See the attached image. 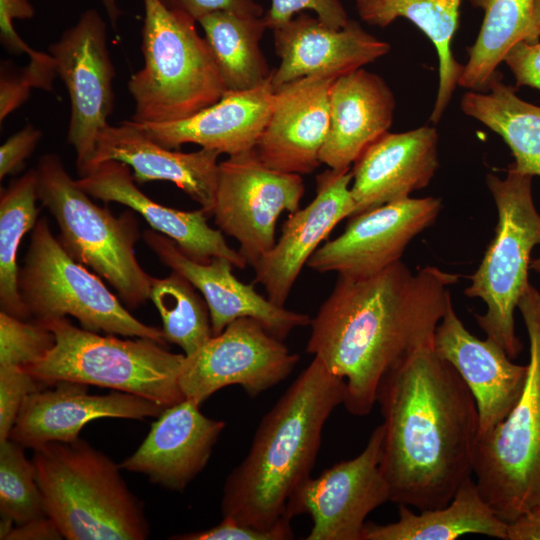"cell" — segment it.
I'll return each instance as SVG.
<instances>
[{
    "instance_id": "obj_1",
    "label": "cell",
    "mask_w": 540,
    "mask_h": 540,
    "mask_svg": "<svg viewBox=\"0 0 540 540\" xmlns=\"http://www.w3.org/2000/svg\"><path fill=\"white\" fill-rule=\"evenodd\" d=\"M458 278L435 266L413 273L401 260L366 278L338 276L311 319L306 352L345 380L350 414L368 415L383 377L433 344Z\"/></svg>"
},
{
    "instance_id": "obj_2",
    "label": "cell",
    "mask_w": 540,
    "mask_h": 540,
    "mask_svg": "<svg viewBox=\"0 0 540 540\" xmlns=\"http://www.w3.org/2000/svg\"><path fill=\"white\" fill-rule=\"evenodd\" d=\"M384 436L380 470L390 501L419 511L444 507L473 474L479 432L475 399L433 344L381 380Z\"/></svg>"
},
{
    "instance_id": "obj_3",
    "label": "cell",
    "mask_w": 540,
    "mask_h": 540,
    "mask_svg": "<svg viewBox=\"0 0 540 540\" xmlns=\"http://www.w3.org/2000/svg\"><path fill=\"white\" fill-rule=\"evenodd\" d=\"M345 397V380L314 357L263 416L248 454L226 478L222 518L260 529L276 525L310 477L325 423Z\"/></svg>"
},
{
    "instance_id": "obj_4",
    "label": "cell",
    "mask_w": 540,
    "mask_h": 540,
    "mask_svg": "<svg viewBox=\"0 0 540 540\" xmlns=\"http://www.w3.org/2000/svg\"><path fill=\"white\" fill-rule=\"evenodd\" d=\"M34 450L46 515L68 540H144L149 524L120 464L78 438Z\"/></svg>"
},
{
    "instance_id": "obj_5",
    "label": "cell",
    "mask_w": 540,
    "mask_h": 540,
    "mask_svg": "<svg viewBox=\"0 0 540 540\" xmlns=\"http://www.w3.org/2000/svg\"><path fill=\"white\" fill-rule=\"evenodd\" d=\"M143 67L131 75L135 103L131 119L166 123L192 116L226 92L213 53L196 21L160 0H142Z\"/></svg>"
},
{
    "instance_id": "obj_6",
    "label": "cell",
    "mask_w": 540,
    "mask_h": 540,
    "mask_svg": "<svg viewBox=\"0 0 540 540\" xmlns=\"http://www.w3.org/2000/svg\"><path fill=\"white\" fill-rule=\"evenodd\" d=\"M43 322L56 343L40 361L24 369L37 381H73L135 394L163 407L185 400L179 374L185 354L168 351L149 338L124 340L79 328L67 317Z\"/></svg>"
},
{
    "instance_id": "obj_7",
    "label": "cell",
    "mask_w": 540,
    "mask_h": 540,
    "mask_svg": "<svg viewBox=\"0 0 540 540\" xmlns=\"http://www.w3.org/2000/svg\"><path fill=\"white\" fill-rule=\"evenodd\" d=\"M35 170L38 200L54 217L58 240L69 256L108 281L127 308L150 299L153 277L134 250L140 238L135 215L126 211L115 217L92 202L56 154L42 155Z\"/></svg>"
},
{
    "instance_id": "obj_8",
    "label": "cell",
    "mask_w": 540,
    "mask_h": 540,
    "mask_svg": "<svg viewBox=\"0 0 540 540\" xmlns=\"http://www.w3.org/2000/svg\"><path fill=\"white\" fill-rule=\"evenodd\" d=\"M529 339L527 378L508 416L483 436L473 474L484 500L505 522L540 505V293L531 284L517 307Z\"/></svg>"
},
{
    "instance_id": "obj_9",
    "label": "cell",
    "mask_w": 540,
    "mask_h": 540,
    "mask_svg": "<svg viewBox=\"0 0 540 540\" xmlns=\"http://www.w3.org/2000/svg\"><path fill=\"white\" fill-rule=\"evenodd\" d=\"M532 179L510 166L503 179L493 173L486 175L498 221L494 237L464 291L466 296L485 303L486 312L475 314L476 322L511 359L523 350L515 332L514 313L530 285L532 249L540 245V214L533 201Z\"/></svg>"
},
{
    "instance_id": "obj_10",
    "label": "cell",
    "mask_w": 540,
    "mask_h": 540,
    "mask_svg": "<svg viewBox=\"0 0 540 540\" xmlns=\"http://www.w3.org/2000/svg\"><path fill=\"white\" fill-rule=\"evenodd\" d=\"M18 289L30 319L46 321L70 315L89 331L167 344L162 329L136 319L98 276L69 256L46 217L31 231L19 268Z\"/></svg>"
},
{
    "instance_id": "obj_11",
    "label": "cell",
    "mask_w": 540,
    "mask_h": 540,
    "mask_svg": "<svg viewBox=\"0 0 540 540\" xmlns=\"http://www.w3.org/2000/svg\"><path fill=\"white\" fill-rule=\"evenodd\" d=\"M304 192L302 175L268 167L254 148L219 163L212 215L254 267L276 243L279 216L300 209Z\"/></svg>"
},
{
    "instance_id": "obj_12",
    "label": "cell",
    "mask_w": 540,
    "mask_h": 540,
    "mask_svg": "<svg viewBox=\"0 0 540 540\" xmlns=\"http://www.w3.org/2000/svg\"><path fill=\"white\" fill-rule=\"evenodd\" d=\"M48 53L70 98L67 141L75 150L77 171L82 177L94 157L97 136L108 125L114 107L115 69L107 46L106 22L95 9L83 11L78 21L49 45Z\"/></svg>"
},
{
    "instance_id": "obj_13",
    "label": "cell",
    "mask_w": 540,
    "mask_h": 540,
    "mask_svg": "<svg viewBox=\"0 0 540 540\" xmlns=\"http://www.w3.org/2000/svg\"><path fill=\"white\" fill-rule=\"evenodd\" d=\"M299 361L283 340L261 323L242 317L185 356L179 386L186 399L201 405L226 386L239 385L252 398L286 379Z\"/></svg>"
},
{
    "instance_id": "obj_14",
    "label": "cell",
    "mask_w": 540,
    "mask_h": 540,
    "mask_svg": "<svg viewBox=\"0 0 540 540\" xmlns=\"http://www.w3.org/2000/svg\"><path fill=\"white\" fill-rule=\"evenodd\" d=\"M383 423L356 457L336 463L318 477H308L289 497L285 515H310L307 540H362L367 516L390 501L380 470Z\"/></svg>"
},
{
    "instance_id": "obj_15",
    "label": "cell",
    "mask_w": 540,
    "mask_h": 540,
    "mask_svg": "<svg viewBox=\"0 0 540 540\" xmlns=\"http://www.w3.org/2000/svg\"><path fill=\"white\" fill-rule=\"evenodd\" d=\"M438 197L393 201L352 216L344 232L320 246L307 266L347 278L375 275L401 257L409 243L437 219Z\"/></svg>"
},
{
    "instance_id": "obj_16",
    "label": "cell",
    "mask_w": 540,
    "mask_h": 540,
    "mask_svg": "<svg viewBox=\"0 0 540 540\" xmlns=\"http://www.w3.org/2000/svg\"><path fill=\"white\" fill-rule=\"evenodd\" d=\"M351 168H328L316 176V194L304 208L290 213L273 248L254 266L255 283L264 286L267 298L285 302L302 268L335 226L352 217Z\"/></svg>"
},
{
    "instance_id": "obj_17",
    "label": "cell",
    "mask_w": 540,
    "mask_h": 540,
    "mask_svg": "<svg viewBox=\"0 0 540 540\" xmlns=\"http://www.w3.org/2000/svg\"><path fill=\"white\" fill-rule=\"evenodd\" d=\"M143 239L160 261L186 278L198 289L207 303L213 336L220 334L234 320L250 317L273 336L284 340L291 331L310 325L311 318L271 302L253 285L239 281L232 272V262L214 257L207 263L190 259L165 235L146 230Z\"/></svg>"
},
{
    "instance_id": "obj_18",
    "label": "cell",
    "mask_w": 540,
    "mask_h": 540,
    "mask_svg": "<svg viewBox=\"0 0 540 540\" xmlns=\"http://www.w3.org/2000/svg\"><path fill=\"white\" fill-rule=\"evenodd\" d=\"M337 78L307 76L275 89L274 103L255 150L268 167L313 173L330 123V90Z\"/></svg>"
},
{
    "instance_id": "obj_19",
    "label": "cell",
    "mask_w": 540,
    "mask_h": 540,
    "mask_svg": "<svg viewBox=\"0 0 540 540\" xmlns=\"http://www.w3.org/2000/svg\"><path fill=\"white\" fill-rule=\"evenodd\" d=\"M164 409L135 394L115 390L91 395L86 384L60 381L53 389H40L26 397L9 439L32 449L49 442L69 443L94 419L140 420L158 417Z\"/></svg>"
},
{
    "instance_id": "obj_20",
    "label": "cell",
    "mask_w": 540,
    "mask_h": 540,
    "mask_svg": "<svg viewBox=\"0 0 540 540\" xmlns=\"http://www.w3.org/2000/svg\"><path fill=\"white\" fill-rule=\"evenodd\" d=\"M433 348L471 391L478 411V436L485 435L508 416L519 400L528 366L513 363L493 340L471 334L452 303L436 328Z\"/></svg>"
},
{
    "instance_id": "obj_21",
    "label": "cell",
    "mask_w": 540,
    "mask_h": 540,
    "mask_svg": "<svg viewBox=\"0 0 540 540\" xmlns=\"http://www.w3.org/2000/svg\"><path fill=\"white\" fill-rule=\"evenodd\" d=\"M278 68L272 72L274 89L307 76L338 78L388 54L391 46L353 20L334 29L302 12L273 30Z\"/></svg>"
},
{
    "instance_id": "obj_22",
    "label": "cell",
    "mask_w": 540,
    "mask_h": 540,
    "mask_svg": "<svg viewBox=\"0 0 540 540\" xmlns=\"http://www.w3.org/2000/svg\"><path fill=\"white\" fill-rule=\"evenodd\" d=\"M199 406L185 399L166 407L121 469L143 474L166 489L185 490L207 465L226 425L202 414Z\"/></svg>"
},
{
    "instance_id": "obj_23",
    "label": "cell",
    "mask_w": 540,
    "mask_h": 540,
    "mask_svg": "<svg viewBox=\"0 0 540 540\" xmlns=\"http://www.w3.org/2000/svg\"><path fill=\"white\" fill-rule=\"evenodd\" d=\"M219 155L205 148L190 153L174 151L155 142L133 121L125 120L101 129L86 174L102 162H122L132 168L135 182L174 183L208 216L215 201Z\"/></svg>"
},
{
    "instance_id": "obj_24",
    "label": "cell",
    "mask_w": 540,
    "mask_h": 540,
    "mask_svg": "<svg viewBox=\"0 0 540 540\" xmlns=\"http://www.w3.org/2000/svg\"><path fill=\"white\" fill-rule=\"evenodd\" d=\"M438 143L437 129L425 125L388 131L369 145L351 169L353 216L428 186L439 168Z\"/></svg>"
},
{
    "instance_id": "obj_25",
    "label": "cell",
    "mask_w": 540,
    "mask_h": 540,
    "mask_svg": "<svg viewBox=\"0 0 540 540\" xmlns=\"http://www.w3.org/2000/svg\"><path fill=\"white\" fill-rule=\"evenodd\" d=\"M75 181L90 197L138 212L153 230L173 240L194 261L207 263L223 257L240 269L248 265L241 253L227 244L222 232L208 225L202 209L182 211L153 201L137 187L130 167L122 162H102Z\"/></svg>"
},
{
    "instance_id": "obj_26",
    "label": "cell",
    "mask_w": 540,
    "mask_h": 540,
    "mask_svg": "<svg viewBox=\"0 0 540 540\" xmlns=\"http://www.w3.org/2000/svg\"><path fill=\"white\" fill-rule=\"evenodd\" d=\"M274 95L271 74L253 89L227 91L190 117L166 123H134L166 148L196 144L231 156L256 147L271 114Z\"/></svg>"
},
{
    "instance_id": "obj_27",
    "label": "cell",
    "mask_w": 540,
    "mask_h": 540,
    "mask_svg": "<svg viewBox=\"0 0 540 540\" xmlns=\"http://www.w3.org/2000/svg\"><path fill=\"white\" fill-rule=\"evenodd\" d=\"M330 123L320 153L328 168L349 169L361 153L389 131L395 97L379 75L359 68L338 77L329 98Z\"/></svg>"
},
{
    "instance_id": "obj_28",
    "label": "cell",
    "mask_w": 540,
    "mask_h": 540,
    "mask_svg": "<svg viewBox=\"0 0 540 540\" xmlns=\"http://www.w3.org/2000/svg\"><path fill=\"white\" fill-rule=\"evenodd\" d=\"M398 516L385 525L366 522L362 540H455L468 534L507 540V522L484 500L471 478L446 506L416 514L399 504Z\"/></svg>"
},
{
    "instance_id": "obj_29",
    "label": "cell",
    "mask_w": 540,
    "mask_h": 540,
    "mask_svg": "<svg viewBox=\"0 0 540 540\" xmlns=\"http://www.w3.org/2000/svg\"><path fill=\"white\" fill-rule=\"evenodd\" d=\"M461 0H355L361 20L385 28L399 18L417 26L432 42L438 56V90L430 122L436 125L449 106L463 66L452 53Z\"/></svg>"
},
{
    "instance_id": "obj_30",
    "label": "cell",
    "mask_w": 540,
    "mask_h": 540,
    "mask_svg": "<svg viewBox=\"0 0 540 540\" xmlns=\"http://www.w3.org/2000/svg\"><path fill=\"white\" fill-rule=\"evenodd\" d=\"M460 107L504 140L514 157L510 167L540 177V106L520 98L498 72L485 91L466 92Z\"/></svg>"
},
{
    "instance_id": "obj_31",
    "label": "cell",
    "mask_w": 540,
    "mask_h": 540,
    "mask_svg": "<svg viewBox=\"0 0 540 540\" xmlns=\"http://www.w3.org/2000/svg\"><path fill=\"white\" fill-rule=\"evenodd\" d=\"M484 8L479 34L468 49L458 86L485 91L498 73V66L519 42H537L540 31L534 15V0H477Z\"/></svg>"
},
{
    "instance_id": "obj_32",
    "label": "cell",
    "mask_w": 540,
    "mask_h": 540,
    "mask_svg": "<svg viewBox=\"0 0 540 540\" xmlns=\"http://www.w3.org/2000/svg\"><path fill=\"white\" fill-rule=\"evenodd\" d=\"M227 91L253 89L270 77L260 41L267 28L263 16L216 11L198 21Z\"/></svg>"
},
{
    "instance_id": "obj_33",
    "label": "cell",
    "mask_w": 540,
    "mask_h": 540,
    "mask_svg": "<svg viewBox=\"0 0 540 540\" xmlns=\"http://www.w3.org/2000/svg\"><path fill=\"white\" fill-rule=\"evenodd\" d=\"M35 169L14 180L0 197V308L30 320L18 289L17 254L22 238L37 223L39 208Z\"/></svg>"
},
{
    "instance_id": "obj_34",
    "label": "cell",
    "mask_w": 540,
    "mask_h": 540,
    "mask_svg": "<svg viewBox=\"0 0 540 540\" xmlns=\"http://www.w3.org/2000/svg\"><path fill=\"white\" fill-rule=\"evenodd\" d=\"M150 300L161 316L166 341L179 346L185 356L193 355L213 336L206 301L178 272L153 277Z\"/></svg>"
},
{
    "instance_id": "obj_35",
    "label": "cell",
    "mask_w": 540,
    "mask_h": 540,
    "mask_svg": "<svg viewBox=\"0 0 540 540\" xmlns=\"http://www.w3.org/2000/svg\"><path fill=\"white\" fill-rule=\"evenodd\" d=\"M24 448L11 439L0 443V511L16 524L46 515L35 466Z\"/></svg>"
},
{
    "instance_id": "obj_36",
    "label": "cell",
    "mask_w": 540,
    "mask_h": 540,
    "mask_svg": "<svg viewBox=\"0 0 540 540\" xmlns=\"http://www.w3.org/2000/svg\"><path fill=\"white\" fill-rule=\"evenodd\" d=\"M55 343L54 333L43 322L0 311V366L25 368L43 359Z\"/></svg>"
},
{
    "instance_id": "obj_37",
    "label": "cell",
    "mask_w": 540,
    "mask_h": 540,
    "mask_svg": "<svg viewBox=\"0 0 540 540\" xmlns=\"http://www.w3.org/2000/svg\"><path fill=\"white\" fill-rule=\"evenodd\" d=\"M57 76L53 57L31 61L20 72L2 67L0 76V123L23 105L30 97L32 88L53 92V81Z\"/></svg>"
},
{
    "instance_id": "obj_38",
    "label": "cell",
    "mask_w": 540,
    "mask_h": 540,
    "mask_svg": "<svg viewBox=\"0 0 540 540\" xmlns=\"http://www.w3.org/2000/svg\"><path fill=\"white\" fill-rule=\"evenodd\" d=\"M43 385L20 367L0 366V443L9 439L26 397Z\"/></svg>"
},
{
    "instance_id": "obj_39",
    "label": "cell",
    "mask_w": 540,
    "mask_h": 540,
    "mask_svg": "<svg viewBox=\"0 0 540 540\" xmlns=\"http://www.w3.org/2000/svg\"><path fill=\"white\" fill-rule=\"evenodd\" d=\"M305 10L314 11L322 22L334 29H341L350 21L340 0H271L263 17L267 28L275 30Z\"/></svg>"
},
{
    "instance_id": "obj_40",
    "label": "cell",
    "mask_w": 540,
    "mask_h": 540,
    "mask_svg": "<svg viewBox=\"0 0 540 540\" xmlns=\"http://www.w3.org/2000/svg\"><path fill=\"white\" fill-rule=\"evenodd\" d=\"M291 519L285 514L269 529L240 524L229 518L206 530L171 536L172 540H289L294 538Z\"/></svg>"
},
{
    "instance_id": "obj_41",
    "label": "cell",
    "mask_w": 540,
    "mask_h": 540,
    "mask_svg": "<svg viewBox=\"0 0 540 540\" xmlns=\"http://www.w3.org/2000/svg\"><path fill=\"white\" fill-rule=\"evenodd\" d=\"M35 10L29 0H0V40L1 44L13 54H27L30 60L46 58L49 53L33 50L15 31V19H31Z\"/></svg>"
},
{
    "instance_id": "obj_42",
    "label": "cell",
    "mask_w": 540,
    "mask_h": 540,
    "mask_svg": "<svg viewBox=\"0 0 540 540\" xmlns=\"http://www.w3.org/2000/svg\"><path fill=\"white\" fill-rule=\"evenodd\" d=\"M42 137L40 129L27 124L10 136L0 147V179L18 173Z\"/></svg>"
},
{
    "instance_id": "obj_43",
    "label": "cell",
    "mask_w": 540,
    "mask_h": 540,
    "mask_svg": "<svg viewBox=\"0 0 540 540\" xmlns=\"http://www.w3.org/2000/svg\"><path fill=\"white\" fill-rule=\"evenodd\" d=\"M169 9L181 12L198 21L216 11H231L245 15L263 16V7L255 0H160Z\"/></svg>"
},
{
    "instance_id": "obj_44",
    "label": "cell",
    "mask_w": 540,
    "mask_h": 540,
    "mask_svg": "<svg viewBox=\"0 0 540 540\" xmlns=\"http://www.w3.org/2000/svg\"><path fill=\"white\" fill-rule=\"evenodd\" d=\"M513 74L517 86H528L540 91V41L519 42L503 61Z\"/></svg>"
},
{
    "instance_id": "obj_45",
    "label": "cell",
    "mask_w": 540,
    "mask_h": 540,
    "mask_svg": "<svg viewBox=\"0 0 540 540\" xmlns=\"http://www.w3.org/2000/svg\"><path fill=\"white\" fill-rule=\"evenodd\" d=\"M63 535L47 515L13 527L5 540H58Z\"/></svg>"
},
{
    "instance_id": "obj_46",
    "label": "cell",
    "mask_w": 540,
    "mask_h": 540,
    "mask_svg": "<svg viewBox=\"0 0 540 540\" xmlns=\"http://www.w3.org/2000/svg\"><path fill=\"white\" fill-rule=\"evenodd\" d=\"M507 540H540V505L507 523Z\"/></svg>"
},
{
    "instance_id": "obj_47",
    "label": "cell",
    "mask_w": 540,
    "mask_h": 540,
    "mask_svg": "<svg viewBox=\"0 0 540 540\" xmlns=\"http://www.w3.org/2000/svg\"><path fill=\"white\" fill-rule=\"evenodd\" d=\"M100 2L105 9L112 28L116 31L118 27V20L122 14L117 0H100Z\"/></svg>"
},
{
    "instance_id": "obj_48",
    "label": "cell",
    "mask_w": 540,
    "mask_h": 540,
    "mask_svg": "<svg viewBox=\"0 0 540 540\" xmlns=\"http://www.w3.org/2000/svg\"><path fill=\"white\" fill-rule=\"evenodd\" d=\"M534 15L540 31V0H534Z\"/></svg>"
},
{
    "instance_id": "obj_49",
    "label": "cell",
    "mask_w": 540,
    "mask_h": 540,
    "mask_svg": "<svg viewBox=\"0 0 540 540\" xmlns=\"http://www.w3.org/2000/svg\"><path fill=\"white\" fill-rule=\"evenodd\" d=\"M530 269L540 273V256L536 259H531Z\"/></svg>"
}]
</instances>
